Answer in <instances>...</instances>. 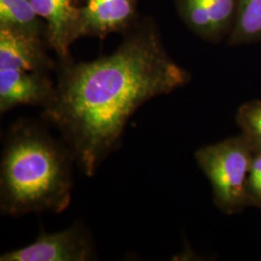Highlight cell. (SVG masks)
Instances as JSON below:
<instances>
[{"label":"cell","instance_id":"1","mask_svg":"<svg viewBox=\"0 0 261 261\" xmlns=\"http://www.w3.org/2000/svg\"><path fill=\"white\" fill-rule=\"evenodd\" d=\"M190 81L153 31L126 40L110 56L66 67L43 118L61 135L75 164L92 177L120 146L132 115L143 103Z\"/></svg>","mask_w":261,"mask_h":261},{"label":"cell","instance_id":"2","mask_svg":"<svg viewBox=\"0 0 261 261\" xmlns=\"http://www.w3.org/2000/svg\"><path fill=\"white\" fill-rule=\"evenodd\" d=\"M72 151L40 122L20 119L6 133L0 163V210L7 216L66 210L72 199Z\"/></svg>","mask_w":261,"mask_h":261},{"label":"cell","instance_id":"3","mask_svg":"<svg viewBox=\"0 0 261 261\" xmlns=\"http://www.w3.org/2000/svg\"><path fill=\"white\" fill-rule=\"evenodd\" d=\"M252 152L242 134L196 150L195 158L211 185L215 205L224 214L248 207L246 186Z\"/></svg>","mask_w":261,"mask_h":261},{"label":"cell","instance_id":"4","mask_svg":"<svg viewBox=\"0 0 261 261\" xmlns=\"http://www.w3.org/2000/svg\"><path fill=\"white\" fill-rule=\"evenodd\" d=\"M91 234L82 224L55 233L41 232L34 242L3 253L1 261H88L96 259Z\"/></svg>","mask_w":261,"mask_h":261},{"label":"cell","instance_id":"5","mask_svg":"<svg viewBox=\"0 0 261 261\" xmlns=\"http://www.w3.org/2000/svg\"><path fill=\"white\" fill-rule=\"evenodd\" d=\"M182 18L200 37L217 42L229 36L239 0H176Z\"/></svg>","mask_w":261,"mask_h":261},{"label":"cell","instance_id":"6","mask_svg":"<svg viewBox=\"0 0 261 261\" xmlns=\"http://www.w3.org/2000/svg\"><path fill=\"white\" fill-rule=\"evenodd\" d=\"M51 62L37 34L16 28H0V70H15L31 75H47Z\"/></svg>","mask_w":261,"mask_h":261},{"label":"cell","instance_id":"7","mask_svg":"<svg viewBox=\"0 0 261 261\" xmlns=\"http://www.w3.org/2000/svg\"><path fill=\"white\" fill-rule=\"evenodd\" d=\"M56 88L47 75L0 70V112L4 114L19 106L44 109L53 101Z\"/></svg>","mask_w":261,"mask_h":261},{"label":"cell","instance_id":"8","mask_svg":"<svg viewBox=\"0 0 261 261\" xmlns=\"http://www.w3.org/2000/svg\"><path fill=\"white\" fill-rule=\"evenodd\" d=\"M38 16L47 19L48 40L61 58L68 56L69 46L80 36L81 10L72 0H30Z\"/></svg>","mask_w":261,"mask_h":261},{"label":"cell","instance_id":"9","mask_svg":"<svg viewBox=\"0 0 261 261\" xmlns=\"http://www.w3.org/2000/svg\"><path fill=\"white\" fill-rule=\"evenodd\" d=\"M132 0H87L81 10L80 36L84 33L105 34L118 29L132 15Z\"/></svg>","mask_w":261,"mask_h":261},{"label":"cell","instance_id":"10","mask_svg":"<svg viewBox=\"0 0 261 261\" xmlns=\"http://www.w3.org/2000/svg\"><path fill=\"white\" fill-rule=\"evenodd\" d=\"M261 41V0H239L228 46H241Z\"/></svg>","mask_w":261,"mask_h":261},{"label":"cell","instance_id":"11","mask_svg":"<svg viewBox=\"0 0 261 261\" xmlns=\"http://www.w3.org/2000/svg\"><path fill=\"white\" fill-rule=\"evenodd\" d=\"M37 16L30 0H0L1 27L37 34Z\"/></svg>","mask_w":261,"mask_h":261},{"label":"cell","instance_id":"12","mask_svg":"<svg viewBox=\"0 0 261 261\" xmlns=\"http://www.w3.org/2000/svg\"><path fill=\"white\" fill-rule=\"evenodd\" d=\"M236 123L252 149H261V101L241 105L236 113Z\"/></svg>","mask_w":261,"mask_h":261},{"label":"cell","instance_id":"13","mask_svg":"<svg viewBox=\"0 0 261 261\" xmlns=\"http://www.w3.org/2000/svg\"><path fill=\"white\" fill-rule=\"evenodd\" d=\"M248 206L261 209V149H253L247 179Z\"/></svg>","mask_w":261,"mask_h":261}]
</instances>
